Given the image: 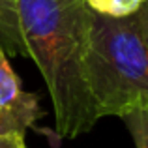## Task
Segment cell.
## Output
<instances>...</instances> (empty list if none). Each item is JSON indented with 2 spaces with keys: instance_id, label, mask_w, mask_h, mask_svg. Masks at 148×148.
<instances>
[{
  "instance_id": "obj_6",
  "label": "cell",
  "mask_w": 148,
  "mask_h": 148,
  "mask_svg": "<svg viewBox=\"0 0 148 148\" xmlns=\"http://www.w3.org/2000/svg\"><path fill=\"white\" fill-rule=\"evenodd\" d=\"M127 131L135 143V148H148V105L130 111L122 116Z\"/></svg>"
},
{
  "instance_id": "obj_7",
  "label": "cell",
  "mask_w": 148,
  "mask_h": 148,
  "mask_svg": "<svg viewBox=\"0 0 148 148\" xmlns=\"http://www.w3.org/2000/svg\"><path fill=\"white\" fill-rule=\"evenodd\" d=\"M0 148H26L25 135H19V133L0 135Z\"/></svg>"
},
{
  "instance_id": "obj_2",
  "label": "cell",
  "mask_w": 148,
  "mask_h": 148,
  "mask_svg": "<svg viewBox=\"0 0 148 148\" xmlns=\"http://www.w3.org/2000/svg\"><path fill=\"white\" fill-rule=\"evenodd\" d=\"M84 79L99 118H122L148 105V26L143 8L120 19L92 11Z\"/></svg>"
},
{
  "instance_id": "obj_8",
  "label": "cell",
  "mask_w": 148,
  "mask_h": 148,
  "mask_svg": "<svg viewBox=\"0 0 148 148\" xmlns=\"http://www.w3.org/2000/svg\"><path fill=\"white\" fill-rule=\"evenodd\" d=\"M143 13H145V21H146V26H148V0L145 2V6H143Z\"/></svg>"
},
{
  "instance_id": "obj_4",
  "label": "cell",
  "mask_w": 148,
  "mask_h": 148,
  "mask_svg": "<svg viewBox=\"0 0 148 148\" xmlns=\"http://www.w3.org/2000/svg\"><path fill=\"white\" fill-rule=\"evenodd\" d=\"M0 47L8 56L28 58V51L19 28L15 0H0Z\"/></svg>"
},
{
  "instance_id": "obj_3",
  "label": "cell",
  "mask_w": 148,
  "mask_h": 148,
  "mask_svg": "<svg viewBox=\"0 0 148 148\" xmlns=\"http://www.w3.org/2000/svg\"><path fill=\"white\" fill-rule=\"evenodd\" d=\"M41 116L45 111L40 107V96L23 90L21 79L0 47V135H25Z\"/></svg>"
},
{
  "instance_id": "obj_5",
  "label": "cell",
  "mask_w": 148,
  "mask_h": 148,
  "mask_svg": "<svg viewBox=\"0 0 148 148\" xmlns=\"http://www.w3.org/2000/svg\"><path fill=\"white\" fill-rule=\"evenodd\" d=\"M84 2H86L88 10L94 13L103 15V17L120 19L141 11L146 0H84Z\"/></svg>"
},
{
  "instance_id": "obj_1",
  "label": "cell",
  "mask_w": 148,
  "mask_h": 148,
  "mask_svg": "<svg viewBox=\"0 0 148 148\" xmlns=\"http://www.w3.org/2000/svg\"><path fill=\"white\" fill-rule=\"evenodd\" d=\"M28 58L43 77L60 139H77L99 120L84 79L90 15L84 0H15Z\"/></svg>"
}]
</instances>
